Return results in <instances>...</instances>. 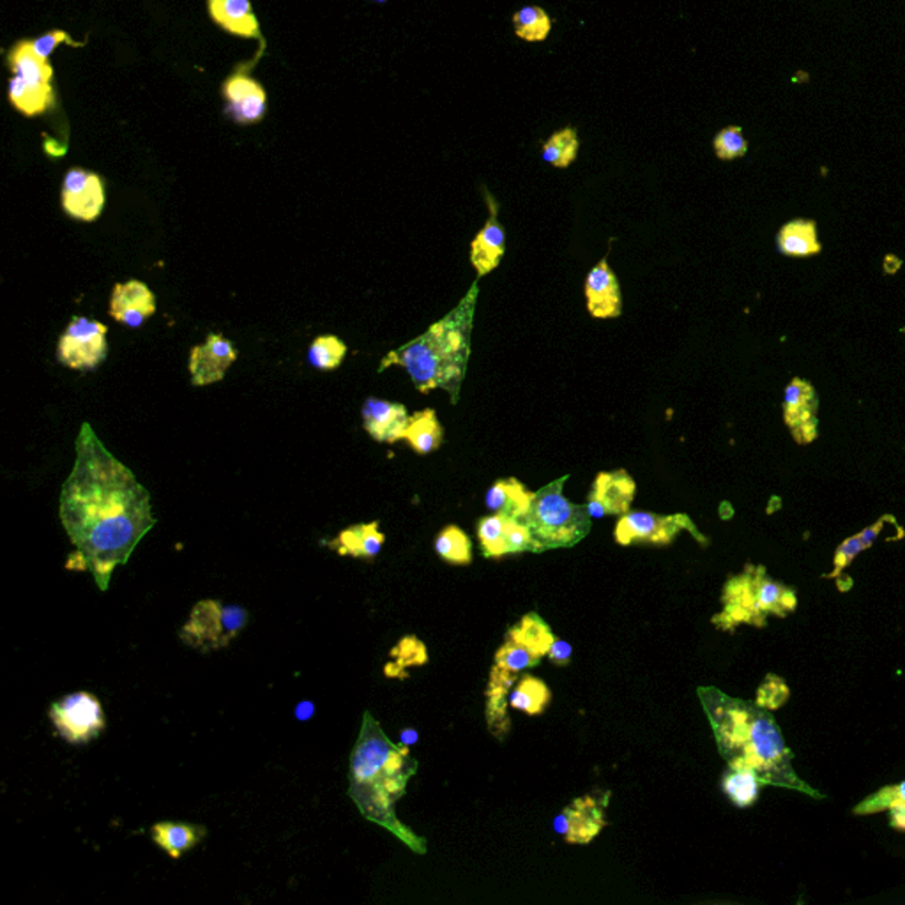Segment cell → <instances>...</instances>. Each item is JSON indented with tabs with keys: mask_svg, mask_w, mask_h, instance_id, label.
I'll use <instances>...</instances> for the list:
<instances>
[{
	"mask_svg": "<svg viewBox=\"0 0 905 905\" xmlns=\"http://www.w3.org/2000/svg\"><path fill=\"white\" fill-rule=\"evenodd\" d=\"M889 520H893L892 515L883 516V519L877 520L875 524L868 525V527L859 531L858 534H854V536L844 540V542L838 545V549H836L835 557H833V572L826 573L824 579H838L845 567L851 566V563H853L863 551L874 545L875 540L883 533L884 524L889 522Z\"/></svg>",
	"mask_w": 905,
	"mask_h": 905,
	"instance_id": "cell-30",
	"label": "cell"
},
{
	"mask_svg": "<svg viewBox=\"0 0 905 905\" xmlns=\"http://www.w3.org/2000/svg\"><path fill=\"white\" fill-rule=\"evenodd\" d=\"M776 247L780 253L794 259L817 255L823 250V244L817 234V223L814 220H793L785 223L776 235Z\"/></svg>",
	"mask_w": 905,
	"mask_h": 905,
	"instance_id": "cell-26",
	"label": "cell"
},
{
	"mask_svg": "<svg viewBox=\"0 0 905 905\" xmlns=\"http://www.w3.org/2000/svg\"><path fill=\"white\" fill-rule=\"evenodd\" d=\"M205 833H208L205 827L199 824L172 823V821H163L151 827L152 842L172 859H179L182 854L197 847L200 842L204 841Z\"/></svg>",
	"mask_w": 905,
	"mask_h": 905,
	"instance_id": "cell-25",
	"label": "cell"
},
{
	"mask_svg": "<svg viewBox=\"0 0 905 905\" xmlns=\"http://www.w3.org/2000/svg\"><path fill=\"white\" fill-rule=\"evenodd\" d=\"M416 758L409 746L396 745L382 731L370 711H364L360 736L351 754L349 796L364 819L384 827L412 853L426 854V841L399 819L394 806L408 793L416 775Z\"/></svg>",
	"mask_w": 905,
	"mask_h": 905,
	"instance_id": "cell-3",
	"label": "cell"
},
{
	"mask_svg": "<svg viewBox=\"0 0 905 905\" xmlns=\"http://www.w3.org/2000/svg\"><path fill=\"white\" fill-rule=\"evenodd\" d=\"M209 14L214 22L241 38H260V26L250 0H208Z\"/></svg>",
	"mask_w": 905,
	"mask_h": 905,
	"instance_id": "cell-24",
	"label": "cell"
},
{
	"mask_svg": "<svg viewBox=\"0 0 905 905\" xmlns=\"http://www.w3.org/2000/svg\"><path fill=\"white\" fill-rule=\"evenodd\" d=\"M784 421L797 444H811L819 435V394L805 379H793L785 388Z\"/></svg>",
	"mask_w": 905,
	"mask_h": 905,
	"instance_id": "cell-13",
	"label": "cell"
},
{
	"mask_svg": "<svg viewBox=\"0 0 905 905\" xmlns=\"http://www.w3.org/2000/svg\"><path fill=\"white\" fill-rule=\"evenodd\" d=\"M435 552L442 561L456 566H467L473 563V542L465 531L456 525H448L435 537Z\"/></svg>",
	"mask_w": 905,
	"mask_h": 905,
	"instance_id": "cell-33",
	"label": "cell"
},
{
	"mask_svg": "<svg viewBox=\"0 0 905 905\" xmlns=\"http://www.w3.org/2000/svg\"><path fill=\"white\" fill-rule=\"evenodd\" d=\"M905 806V780L897 785H888L865 797L862 803L854 806L853 814L871 815L879 812H892Z\"/></svg>",
	"mask_w": 905,
	"mask_h": 905,
	"instance_id": "cell-38",
	"label": "cell"
},
{
	"mask_svg": "<svg viewBox=\"0 0 905 905\" xmlns=\"http://www.w3.org/2000/svg\"><path fill=\"white\" fill-rule=\"evenodd\" d=\"M295 718L300 720V722H308V720H312L313 715H315V704L310 701H303L295 706L294 711Z\"/></svg>",
	"mask_w": 905,
	"mask_h": 905,
	"instance_id": "cell-45",
	"label": "cell"
},
{
	"mask_svg": "<svg viewBox=\"0 0 905 905\" xmlns=\"http://www.w3.org/2000/svg\"><path fill=\"white\" fill-rule=\"evenodd\" d=\"M361 416H363L364 430L369 432L370 438L373 441L386 442V444L402 441L403 433L411 421V414L403 403L373 399V396L364 400Z\"/></svg>",
	"mask_w": 905,
	"mask_h": 905,
	"instance_id": "cell-19",
	"label": "cell"
},
{
	"mask_svg": "<svg viewBox=\"0 0 905 905\" xmlns=\"http://www.w3.org/2000/svg\"><path fill=\"white\" fill-rule=\"evenodd\" d=\"M9 101L18 112L34 118L52 109L56 92L50 83L31 82L13 74V79L9 80Z\"/></svg>",
	"mask_w": 905,
	"mask_h": 905,
	"instance_id": "cell-27",
	"label": "cell"
},
{
	"mask_svg": "<svg viewBox=\"0 0 905 905\" xmlns=\"http://www.w3.org/2000/svg\"><path fill=\"white\" fill-rule=\"evenodd\" d=\"M265 109H268V95L262 89L255 94L248 95L243 101L227 104V115L234 119L238 124H255L264 118Z\"/></svg>",
	"mask_w": 905,
	"mask_h": 905,
	"instance_id": "cell-39",
	"label": "cell"
},
{
	"mask_svg": "<svg viewBox=\"0 0 905 905\" xmlns=\"http://www.w3.org/2000/svg\"><path fill=\"white\" fill-rule=\"evenodd\" d=\"M109 328L87 316H73L57 342V361L71 370H94L109 352Z\"/></svg>",
	"mask_w": 905,
	"mask_h": 905,
	"instance_id": "cell-11",
	"label": "cell"
},
{
	"mask_svg": "<svg viewBox=\"0 0 905 905\" xmlns=\"http://www.w3.org/2000/svg\"><path fill=\"white\" fill-rule=\"evenodd\" d=\"M579 134L575 128H564L543 143L542 158L555 169H567L579 157Z\"/></svg>",
	"mask_w": 905,
	"mask_h": 905,
	"instance_id": "cell-35",
	"label": "cell"
},
{
	"mask_svg": "<svg viewBox=\"0 0 905 905\" xmlns=\"http://www.w3.org/2000/svg\"><path fill=\"white\" fill-rule=\"evenodd\" d=\"M373 2H381L382 4V2H386V0H373Z\"/></svg>",
	"mask_w": 905,
	"mask_h": 905,
	"instance_id": "cell-48",
	"label": "cell"
},
{
	"mask_svg": "<svg viewBox=\"0 0 905 905\" xmlns=\"http://www.w3.org/2000/svg\"><path fill=\"white\" fill-rule=\"evenodd\" d=\"M554 641L555 635L542 615L529 612L507 630L503 646L495 653L494 665L522 674L545 658Z\"/></svg>",
	"mask_w": 905,
	"mask_h": 905,
	"instance_id": "cell-8",
	"label": "cell"
},
{
	"mask_svg": "<svg viewBox=\"0 0 905 905\" xmlns=\"http://www.w3.org/2000/svg\"><path fill=\"white\" fill-rule=\"evenodd\" d=\"M546 656H549V660H551L554 665H557V667H566L567 663L572 662L573 647L570 646L566 641L555 638Z\"/></svg>",
	"mask_w": 905,
	"mask_h": 905,
	"instance_id": "cell-44",
	"label": "cell"
},
{
	"mask_svg": "<svg viewBox=\"0 0 905 905\" xmlns=\"http://www.w3.org/2000/svg\"><path fill=\"white\" fill-rule=\"evenodd\" d=\"M513 26H515V34L520 40L540 43L551 34L552 20L545 9L537 8V6H525L513 14Z\"/></svg>",
	"mask_w": 905,
	"mask_h": 905,
	"instance_id": "cell-36",
	"label": "cell"
},
{
	"mask_svg": "<svg viewBox=\"0 0 905 905\" xmlns=\"http://www.w3.org/2000/svg\"><path fill=\"white\" fill-rule=\"evenodd\" d=\"M520 680V674L515 672L504 671V668L492 667L490 671L489 685H486V725H489L490 733L494 734L499 740H503L510 733V715H507V707H510V693L516 681Z\"/></svg>",
	"mask_w": 905,
	"mask_h": 905,
	"instance_id": "cell-21",
	"label": "cell"
},
{
	"mask_svg": "<svg viewBox=\"0 0 905 905\" xmlns=\"http://www.w3.org/2000/svg\"><path fill=\"white\" fill-rule=\"evenodd\" d=\"M510 519L504 515L483 516L477 522V540H480L481 554L489 557V560H499L506 552V533Z\"/></svg>",
	"mask_w": 905,
	"mask_h": 905,
	"instance_id": "cell-34",
	"label": "cell"
},
{
	"mask_svg": "<svg viewBox=\"0 0 905 905\" xmlns=\"http://www.w3.org/2000/svg\"><path fill=\"white\" fill-rule=\"evenodd\" d=\"M637 485L624 469L600 473L587 495V510L593 519L623 516L630 512Z\"/></svg>",
	"mask_w": 905,
	"mask_h": 905,
	"instance_id": "cell-15",
	"label": "cell"
},
{
	"mask_svg": "<svg viewBox=\"0 0 905 905\" xmlns=\"http://www.w3.org/2000/svg\"><path fill=\"white\" fill-rule=\"evenodd\" d=\"M384 543L386 534L379 529V522H370L343 529L342 533L325 543V546L342 557L372 561L381 554Z\"/></svg>",
	"mask_w": 905,
	"mask_h": 905,
	"instance_id": "cell-22",
	"label": "cell"
},
{
	"mask_svg": "<svg viewBox=\"0 0 905 905\" xmlns=\"http://www.w3.org/2000/svg\"><path fill=\"white\" fill-rule=\"evenodd\" d=\"M418 741H420V734L414 728H403L400 733V745L411 748L412 745H416Z\"/></svg>",
	"mask_w": 905,
	"mask_h": 905,
	"instance_id": "cell-47",
	"label": "cell"
},
{
	"mask_svg": "<svg viewBox=\"0 0 905 905\" xmlns=\"http://www.w3.org/2000/svg\"><path fill=\"white\" fill-rule=\"evenodd\" d=\"M889 826L895 827V829H901V832H905V806L889 812Z\"/></svg>",
	"mask_w": 905,
	"mask_h": 905,
	"instance_id": "cell-46",
	"label": "cell"
},
{
	"mask_svg": "<svg viewBox=\"0 0 905 905\" xmlns=\"http://www.w3.org/2000/svg\"><path fill=\"white\" fill-rule=\"evenodd\" d=\"M247 609L239 605H223L218 600L197 603L190 617L179 632V637L200 653L225 650L239 633L247 629Z\"/></svg>",
	"mask_w": 905,
	"mask_h": 905,
	"instance_id": "cell-7",
	"label": "cell"
},
{
	"mask_svg": "<svg viewBox=\"0 0 905 905\" xmlns=\"http://www.w3.org/2000/svg\"><path fill=\"white\" fill-rule=\"evenodd\" d=\"M402 441H408L418 455H430L438 451L444 441V429L439 423L438 412L433 409L414 412Z\"/></svg>",
	"mask_w": 905,
	"mask_h": 905,
	"instance_id": "cell-28",
	"label": "cell"
},
{
	"mask_svg": "<svg viewBox=\"0 0 905 905\" xmlns=\"http://www.w3.org/2000/svg\"><path fill=\"white\" fill-rule=\"evenodd\" d=\"M782 685V680L780 677H767L766 683H763L761 690H758L757 695V704L758 706L763 707H778L782 702L785 701L784 697H778L776 695V688Z\"/></svg>",
	"mask_w": 905,
	"mask_h": 905,
	"instance_id": "cell-43",
	"label": "cell"
},
{
	"mask_svg": "<svg viewBox=\"0 0 905 905\" xmlns=\"http://www.w3.org/2000/svg\"><path fill=\"white\" fill-rule=\"evenodd\" d=\"M566 476L534 492L524 522L534 540V554L579 545L591 531L590 510L564 497Z\"/></svg>",
	"mask_w": 905,
	"mask_h": 905,
	"instance_id": "cell-6",
	"label": "cell"
},
{
	"mask_svg": "<svg viewBox=\"0 0 905 905\" xmlns=\"http://www.w3.org/2000/svg\"><path fill=\"white\" fill-rule=\"evenodd\" d=\"M713 145H715L716 157L722 161L737 160L748 152V142L743 137L740 127H728L720 131Z\"/></svg>",
	"mask_w": 905,
	"mask_h": 905,
	"instance_id": "cell-40",
	"label": "cell"
},
{
	"mask_svg": "<svg viewBox=\"0 0 905 905\" xmlns=\"http://www.w3.org/2000/svg\"><path fill=\"white\" fill-rule=\"evenodd\" d=\"M157 295L139 280L115 283L110 295L109 313L113 321L128 325L131 330L142 328L149 316L157 313Z\"/></svg>",
	"mask_w": 905,
	"mask_h": 905,
	"instance_id": "cell-17",
	"label": "cell"
},
{
	"mask_svg": "<svg viewBox=\"0 0 905 905\" xmlns=\"http://www.w3.org/2000/svg\"><path fill=\"white\" fill-rule=\"evenodd\" d=\"M794 590L767 575L763 564H746L743 572L728 576L722 591V611L713 615V626L734 632L740 626H766L770 617H785L796 611Z\"/></svg>",
	"mask_w": 905,
	"mask_h": 905,
	"instance_id": "cell-5",
	"label": "cell"
},
{
	"mask_svg": "<svg viewBox=\"0 0 905 905\" xmlns=\"http://www.w3.org/2000/svg\"><path fill=\"white\" fill-rule=\"evenodd\" d=\"M697 695L720 755L728 767L750 770L764 785L791 788L823 800V794L797 775L793 766L794 755L766 707L758 706L757 702L731 697L715 686H701Z\"/></svg>",
	"mask_w": 905,
	"mask_h": 905,
	"instance_id": "cell-2",
	"label": "cell"
},
{
	"mask_svg": "<svg viewBox=\"0 0 905 905\" xmlns=\"http://www.w3.org/2000/svg\"><path fill=\"white\" fill-rule=\"evenodd\" d=\"M506 552L510 554H522V552H533L534 540L531 536L527 525L522 520L510 519L506 533Z\"/></svg>",
	"mask_w": 905,
	"mask_h": 905,
	"instance_id": "cell-41",
	"label": "cell"
},
{
	"mask_svg": "<svg viewBox=\"0 0 905 905\" xmlns=\"http://www.w3.org/2000/svg\"><path fill=\"white\" fill-rule=\"evenodd\" d=\"M62 208L73 220H98L104 208L103 179L89 170L71 169L62 184Z\"/></svg>",
	"mask_w": 905,
	"mask_h": 905,
	"instance_id": "cell-14",
	"label": "cell"
},
{
	"mask_svg": "<svg viewBox=\"0 0 905 905\" xmlns=\"http://www.w3.org/2000/svg\"><path fill=\"white\" fill-rule=\"evenodd\" d=\"M534 492L527 489L516 477H504L495 481L485 495V504L490 512L507 519L522 520L533 503Z\"/></svg>",
	"mask_w": 905,
	"mask_h": 905,
	"instance_id": "cell-23",
	"label": "cell"
},
{
	"mask_svg": "<svg viewBox=\"0 0 905 905\" xmlns=\"http://www.w3.org/2000/svg\"><path fill=\"white\" fill-rule=\"evenodd\" d=\"M551 701L552 692L549 685L545 681L531 676V674L520 676L510 693V707L531 716L542 715Z\"/></svg>",
	"mask_w": 905,
	"mask_h": 905,
	"instance_id": "cell-29",
	"label": "cell"
},
{
	"mask_svg": "<svg viewBox=\"0 0 905 905\" xmlns=\"http://www.w3.org/2000/svg\"><path fill=\"white\" fill-rule=\"evenodd\" d=\"M683 531L692 534L698 543L706 545L707 540L693 524L686 513H674V515H658L651 512H629L620 516V522L615 524V542L623 546L638 545H671Z\"/></svg>",
	"mask_w": 905,
	"mask_h": 905,
	"instance_id": "cell-9",
	"label": "cell"
},
{
	"mask_svg": "<svg viewBox=\"0 0 905 905\" xmlns=\"http://www.w3.org/2000/svg\"><path fill=\"white\" fill-rule=\"evenodd\" d=\"M50 720L57 734L70 745H86L107 727L100 698L91 692H74L53 702Z\"/></svg>",
	"mask_w": 905,
	"mask_h": 905,
	"instance_id": "cell-10",
	"label": "cell"
},
{
	"mask_svg": "<svg viewBox=\"0 0 905 905\" xmlns=\"http://www.w3.org/2000/svg\"><path fill=\"white\" fill-rule=\"evenodd\" d=\"M59 516L74 546L70 570H89L100 591L130 561L142 537L157 525L151 495L133 471L104 448L89 423L77 439V460L64 481Z\"/></svg>",
	"mask_w": 905,
	"mask_h": 905,
	"instance_id": "cell-1",
	"label": "cell"
},
{
	"mask_svg": "<svg viewBox=\"0 0 905 905\" xmlns=\"http://www.w3.org/2000/svg\"><path fill=\"white\" fill-rule=\"evenodd\" d=\"M763 785V782L754 772L736 770V767H728V772L722 778V788H724L725 796L737 808H748V806L754 805Z\"/></svg>",
	"mask_w": 905,
	"mask_h": 905,
	"instance_id": "cell-32",
	"label": "cell"
},
{
	"mask_svg": "<svg viewBox=\"0 0 905 905\" xmlns=\"http://www.w3.org/2000/svg\"><path fill=\"white\" fill-rule=\"evenodd\" d=\"M68 43L73 44V47H82L83 43H74L71 40L70 36L66 34L64 31H52L48 32V34L41 36L38 40L32 41V47H34V52L48 61V57L52 56L53 50H56L59 44Z\"/></svg>",
	"mask_w": 905,
	"mask_h": 905,
	"instance_id": "cell-42",
	"label": "cell"
},
{
	"mask_svg": "<svg viewBox=\"0 0 905 905\" xmlns=\"http://www.w3.org/2000/svg\"><path fill=\"white\" fill-rule=\"evenodd\" d=\"M486 204L490 208V217L485 227L477 232L473 243H471V264L476 271L477 278L492 273L504 253H506V232L497 220V204L494 197L486 193Z\"/></svg>",
	"mask_w": 905,
	"mask_h": 905,
	"instance_id": "cell-20",
	"label": "cell"
},
{
	"mask_svg": "<svg viewBox=\"0 0 905 905\" xmlns=\"http://www.w3.org/2000/svg\"><path fill=\"white\" fill-rule=\"evenodd\" d=\"M238 360V352L230 340L221 334H209L204 345L191 349L190 373L193 386H209L223 381L227 370Z\"/></svg>",
	"mask_w": 905,
	"mask_h": 905,
	"instance_id": "cell-16",
	"label": "cell"
},
{
	"mask_svg": "<svg viewBox=\"0 0 905 905\" xmlns=\"http://www.w3.org/2000/svg\"><path fill=\"white\" fill-rule=\"evenodd\" d=\"M477 295L480 285L474 282L462 301L441 321L430 325L418 339L384 355L379 372L402 366L420 393L446 391L451 403H459L471 355Z\"/></svg>",
	"mask_w": 905,
	"mask_h": 905,
	"instance_id": "cell-4",
	"label": "cell"
},
{
	"mask_svg": "<svg viewBox=\"0 0 905 905\" xmlns=\"http://www.w3.org/2000/svg\"><path fill=\"white\" fill-rule=\"evenodd\" d=\"M609 802H611L609 791L576 797L555 817V833L563 836L567 844H591L606 826L605 814Z\"/></svg>",
	"mask_w": 905,
	"mask_h": 905,
	"instance_id": "cell-12",
	"label": "cell"
},
{
	"mask_svg": "<svg viewBox=\"0 0 905 905\" xmlns=\"http://www.w3.org/2000/svg\"><path fill=\"white\" fill-rule=\"evenodd\" d=\"M585 301L594 319H617L623 313L620 280L606 260L591 269L585 278Z\"/></svg>",
	"mask_w": 905,
	"mask_h": 905,
	"instance_id": "cell-18",
	"label": "cell"
},
{
	"mask_svg": "<svg viewBox=\"0 0 905 905\" xmlns=\"http://www.w3.org/2000/svg\"><path fill=\"white\" fill-rule=\"evenodd\" d=\"M346 355V345L334 334L313 340L308 351V363L316 370L339 369Z\"/></svg>",
	"mask_w": 905,
	"mask_h": 905,
	"instance_id": "cell-37",
	"label": "cell"
},
{
	"mask_svg": "<svg viewBox=\"0 0 905 905\" xmlns=\"http://www.w3.org/2000/svg\"><path fill=\"white\" fill-rule=\"evenodd\" d=\"M8 64L17 77L31 82H52L53 68L34 52L32 41H20L14 44L9 52Z\"/></svg>",
	"mask_w": 905,
	"mask_h": 905,
	"instance_id": "cell-31",
	"label": "cell"
}]
</instances>
